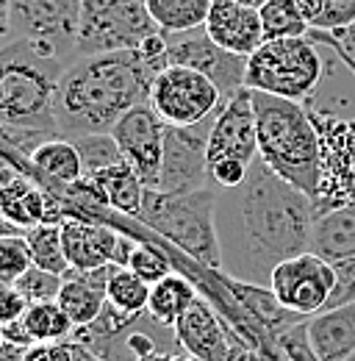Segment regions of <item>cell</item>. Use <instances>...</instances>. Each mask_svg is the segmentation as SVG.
Masks as SVG:
<instances>
[{"label":"cell","mask_w":355,"mask_h":361,"mask_svg":"<svg viewBox=\"0 0 355 361\" xmlns=\"http://www.w3.org/2000/svg\"><path fill=\"white\" fill-rule=\"evenodd\" d=\"M217 192L222 272L269 286V275L280 262L311 250L313 197L272 173L261 156L242 186Z\"/></svg>","instance_id":"obj_1"},{"label":"cell","mask_w":355,"mask_h":361,"mask_svg":"<svg viewBox=\"0 0 355 361\" xmlns=\"http://www.w3.org/2000/svg\"><path fill=\"white\" fill-rule=\"evenodd\" d=\"M161 70H167V64L150 59L139 47L78 56L58 78V134L73 139L111 131L125 111L147 103L150 87Z\"/></svg>","instance_id":"obj_2"},{"label":"cell","mask_w":355,"mask_h":361,"mask_svg":"<svg viewBox=\"0 0 355 361\" xmlns=\"http://www.w3.org/2000/svg\"><path fill=\"white\" fill-rule=\"evenodd\" d=\"M259 156L272 173L316 200L322 183V139L309 106L253 92Z\"/></svg>","instance_id":"obj_3"},{"label":"cell","mask_w":355,"mask_h":361,"mask_svg":"<svg viewBox=\"0 0 355 361\" xmlns=\"http://www.w3.org/2000/svg\"><path fill=\"white\" fill-rule=\"evenodd\" d=\"M67 67L58 56L25 39L0 47V123L61 136L56 123V90Z\"/></svg>","instance_id":"obj_4"},{"label":"cell","mask_w":355,"mask_h":361,"mask_svg":"<svg viewBox=\"0 0 355 361\" xmlns=\"http://www.w3.org/2000/svg\"><path fill=\"white\" fill-rule=\"evenodd\" d=\"M217 195L220 192L214 186H203L194 192L144 189L139 223H144L161 242H170L192 262L222 270Z\"/></svg>","instance_id":"obj_5"},{"label":"cell","mask_w":355,"mask_h":361,"mask_svg":"<svg viewBox=\"0 0 355 361\" xmlns=\"http://www.w3.org/2000/svg\"><path fill=\"white\" fill-rule=\"evenodd\" d=\"M325 61L316 42L306 37L266 39L253 56H247L244 87L275 97L309 103L322 84Z\"/></svg>","instance_id":"obj_6"},{"label":"cell","mask_w":355,"mask_h":361,"mask_svg":"<svg viewBox=\"0 0 355 361\" xmlns=\"http://www.w3.org/2000/svg\"><path fill=\"white\" fill-rule=\"evenodd\" d=\"M158 34L144 0H81L78 53L133 50Z\"/></svg>","instance_id":"obj_7"},{"label":"cell","mask_w":355,"mask_h":361,"mask_svg":"<svg viewBox=\"0 0 355 361\" xmlns=\"http://www.w3.org/2000/svg\"><path fill=\"white\" fill-rule=\"evenodd\" d=\"M147 103L167 126L189 128V126L217 117L225 97L208 75H203L192 67L170 64L167 70H161L156 75Z\"/></svg>","instance_id":"obj_8"},{"label":"cell","mask_w":355,"mask_h":361,"mask_svg":"<svg viewBox=\"0 0 355 361\" xmlns=\"http://www.w3.org/2000/svg\"><path fill=\"white\" fill-rule=\"evenodd\" d=\"M14 39L34 42L73 64L78 53L81 0H8Z\"/></svg>","instance_id":"obj_9"},{"label":"cell","mask_w":355,"mask_h":361,"mask_svg":"<svg viewBox=\"0 0 355 361\" xmlns=\"http://www.w3.org/2000/svg\"><path fill=\"white\" fill-rule=\"evenodd\" d=\"M311 117L322 139V183L313 200L319 220L355 203V120H339L328 111H311Z\"/></svg>","instance_id":"obj_10"},{"label":"cell","mask_w":355,"mask_h":361,"mask_svg":"<svg viewBox=\"0 0 355 361\" xmlns=\"http://www.w3.org/2000/svg\"><path fill=\"white\" fill-rule=\"evenodd\" d=\"M269 289L283 309L297 317H313L328 309L336 289V267L319 253L306 250L280 262L269 275Z\"/></svg>","instance_id":"obj_11"},{"label":"cell","mask_w":355,"mask_h":361,"mask_svg":"<svg viewBox=\"0 0 355 361\" xmlns=\"http://www.w3.org/2000/svg\"><path fill=\"white\" fill-rule=\"evenodd\" d=\"M108 134L114 136L123 161L139 176V180L147 189H156L161 178V164H164V136L167 123L153 111L150 103H139L131 111H125Z\"/></svg>","instance_id":"obj_12"},{"label":"cell","mask_w":355,"mask_h":361,"mask_svg":"<svg viewBox=\"0 0 355 361\" xmlns=\"http://www.w3.org/2000/svg\"><path fill=\"white\" fill-rule=\"evenodd\" d=\"M167 37V64L192 67L203 75H208L222 97H233L239 90H244V75H247V56L230 53L220 47L206 28L183 31V34H164Z\"/></svg>","instance_id":"obj_13"},{"label":"cell","mask_w":355,"mask_h":361,"mask_svg":"<svg viewBox=\"0 0 355 361\" xmlns=\"http://www.w3.org/2000/svg\"><path fill=\"white\" fill-rule=\"evenodd\" d=\"M214 117L189 128L167 126L164 136V164H161V192H194L208 183V134Z\"/></svg>","instance_id":"obj_14"},{"label":"cell","mask_w":355,"mask_h":361,"mask_svg":"<svg viewBox=\"0 0 355 361\" xmlns=\"http://www.w3.org/2000/svg\"><path fill=\"white\" fill-rule=\"evenodd\" d=\"M173 331L180 350L194 361H239L236 350H247V342L203 295H197V300L180 314Z\"/></svg>","instance_id":"obj_15"},{"label":"cell","mask_w":355,"mask_h":361,"mask_svg":"<svg viewBox=\"0 0 355 361\" xmlns=\"http://www.w3.org/2000/svg\"><path fill=\"white\" fill-rule=\"evenodd\" d=\"M61 239H64L70 270L81 272L103 270L111 264L125 267L136 242L131 233L120 228L94 223V220H78V217H67L61 223Z\"/></svg>","instance_id":"obj_16"},{"label":"cell","mask_w":355,"mask_h":361,"mask_svg":"<svg viewBox=\"0 0 355 361\" xmlns=\"http://www.w3.org/2000/svg\"><path fill=\"white\" fill-rule=\"evenodd\" d=\"M259 159V128L253 90H239L222 103L208 134V167L220 161H239L253 167Z\"/></svg>","instance_id":"obj_17"},{"label":"cell","mask_w":355,"mask_h":361,"mask_svg":"<svg viewBox=\"0 0 355 361\" xmlns=\"http://www.w3.org/2000/svg\"><path fill=\"white\" fill-rule=\"evenodd\" d=\"M203 28L217 45L239 56H253L266 42L259 8L239 0H211Z\"/></svg>","instance_id":"obj_18"},{"label":"cell","mask_w":355,"mask_h":361,"mask_svg":"<svg viewBox=\"0 0 355 361\" xmlns=\"http://www.w3.org/2000/svg\"><path fill=\"white\" fill-rule=\"evenodd\" d=\"M309 345L316 361H344L355 353V303L325 309L306 319Z\"/></svg>","instance_id":"obj_19"},{"label":"cell","mask_w":355,"mask_h":361,"mask_svg":"<svg viewBox=\"0 0 355 361\" xmlns=\"http://www.w3.org/2000/svg\"><path fill=\"white\" fill-rule=\"evenodd\" d=\"M108 270H70L61 281V292H58V303L61 309L70 314L75 331L84 328L89 322H94L103 314V309L108 306Z\"/></svg>","instance_id":"obj_20"},{"label":"cell","mask_w":355,"mask_h":361,"mask_svg":"<svg viewBox=\"0 0 355 361\" xmlns=\"http://www.w3.org/2000/svg\"><path fill=\"white\" fill-rule=\"evenodd\" d=\"M34 167L37 180L50 192H64L84 178V161L73 139L67 136H50L34 150Z\"/></svg>","instance_id":"obj_21"},{"label":"cell","mask_w":355,"mask_h":361,"mask_svg":"<svg viewBox=\"0 0 355 361\" xmlns=\"http://www.w3.org/2000/svg\"><path fill=\"white\" fill-rule=\"evenodd\" d=\"M311 250L330 264L355 259V203L333 209L316 220Z\"/></svg>","instance_id":"obj_22"},{"label":"cell","mask_w":355,"mask_h":361,"mask_svg":"<svg viewBox=\"0 0 355 361\" xmlns=\"http://www.w3.org/2000/svg\"><path fill=\"white\" fill-rule=\"evenodd\" d=\"M89 178L100 186V192H103L108 209H114V212H120V214H125V217L139 220V214H142V200H144V189H147V186L139 180V176L133 173L125 161L111 164V167H106V170H100V173L89 176Z\"/></svg>","instance_id":"obj_23"},{"label":"cell","mask_w":355,"mask_h":361,"mask_svg":"<svg viewBox=\"0 0 355 361\" xmlns=\"http://www.w3.org/2000/svg\"><path fill=\"white\" fill-rule=\"evenodd\" d=\"M197 286L189 275L183 272H173L164 281L153 283L150 289V303H147V314L153 317L156 322L175 328V322L180 319V314L197 300Z\"/></svg>","instance_id":"obj_24"},{"label":"cell","mask_w":355,"mask_h":361,"mask_svg":"<svg viewBox=\"0 0 355 361\" xmlns=\"http://www.w3.org/2000/svg\"><path fill=\"white\" fill-rule=\"evenodd\" d=\"M161 34H183L206 25L211 0H144Z\"/></svg>","instance_id":"obj_25"},{"label":"cell","mask_w":355,"mask_h":361,"mask_svg":"<svg viewBox=\"0 0 355 361\" xmlns=\"http://www.w3.org/2000/svg\"><path fill=\"white\" fill-rule=\"evenodd\" d=\"M150 289L153 286L144 278H139L131 267L111 264V270H108V306H114L117 312L128 317L147 314Z\"/></svg>","instance_id":"obj_26"},{"label":"cell","mask_w":355,"mask_h":361,"mask_svg":"<svg viewBox=\"0 0 355 361\" xmlns=\"http://www.w3.org/2000/svg\"><path fill=\"white\" fill-rule=\"evenodd\" d=\"M23 319H25V328L34 336V342H67L75 336V325L58 300L28 303Z\"/></svg>","instance_id":"obj_27"},{"label":"cell","mask_w":355,"mask_h":361,"mask_svg":"<svg viewBox=\"0 0 355 361\" xmlns=\"http://www.w3.org/2000/svg\"><path fill=\"white\" fill-rule=\"evenodd\" d=\"M25 242L31 250L34 267H42L56 275H67L70 262L64 253V239H61V223H42L25 231Z\"/></svg>","instance_id":"obj_28"},{"label":"cell","mask_w":355,"mask_h":361,"mask_svg":"<svg viewBox=\"0 0 355 361\" xmlns=\"http://www.w3.org/2000/svg\"><path fill=\"white\" fill-rule=\"evenodd\" d=\"M173 245L164 242L158 245V239H136L128 256V264L139 278H144L150 286L164 281L167 275L175 272V259H173Z\"/></svg>","instance_id":"obj_29"},{"label":"cell","mask_w":355,"mask_h":361,"mask_svg":"<svg viewBox=\"0 0 355 361\" xmlns=\"http://www.w3.org/2000/svg\"><path fill=\"white\" fill-rule=\"evenodd\" d=\"M259 14L266 39H289L311 34V25L306 23L303 11L294 6V0H266Z\"/></svg>","instance_id":"obj_30"},{"label":"cell","mask_w":355,"mask_h":361,"mask_svg":"<svg viewBox=\"0 0 355 361\" xmlns=\"http://www.w3.org/2000/svg\"><path fill=\"white\" fill-rule=\"evenodd\" d=\"M73 145L78 147L81 153V161H84V176H94L111 164H120L123 161V153L114 142V136L108 134H84V136H73Z\"/></svg>","instance_id":"obj_31"},{"label":"cell","mask_w":355,"mask_h":361,"mask_svg":"<svg viewBox=\"0 0 355 361\" xmlns=\"http://www.w3.org/2000/svg\"><path fill=\"white\" fill-rule=\"evenodd\" d=\"M34 267L25 233L0 236V283H17Z\"/></svg>","instance_id":"obj_32"},{"label":"cell","mask_w":355,"mask_h":361,"mask_svg":"<svg viewBox=\"0 0 355 361\" xmlns=\"http://www.w3.org/2000/svg\"><path fill=\"white\" fill-rule=\"evenodd\" d=\"M61 281H64V275L47 272L42 267H31L14 286L23 292V298L28 303H42V300H58Z\"/></svg>","instance_id":"obj_33"},{"label":"cell","mask_w":355,"mask_h":361,"mask_svg":"<svg viewBox=\"0 0 355 361\" xmlns=\"http://www.w3.org/2000/svg\"><path fill=\"white\" fill-rule=\"evenodd\" d=\"M355 23V0H325L322 20L313 31H336Z\"/></svg>","instance_id":"obj_34"},{"label":"cell","mask_w":355,"mask_h":361,"mask_svg":"<svg viewBox=\"0 0 355 361\" xmlns=\"http://www.w3.org/2000/svg\"><path fill=\"white\" fill-rule=\"evenodd\" d=\"M333 267H336V289H333V298H330L328 309H336V306H344V303H355V259L339 262Z\"/></svg>","instance_id":"obj_35"},{"label":"cell","mask_w":355,"mask_h":361,"mask_svg":"<svg viewBox=\"0 0 355 361\" xmlns=\"http://www.w3.org/2000/svg\"><path fill=\"white\" fill-rule=\"evenodd\" d=\"M311 39L336 47L347 61L355 64V23L344 25V28H336V31H311Z\"/></svg>","instance_id":"obj_36"},{"label":"cell","mask_w":355,"mask_h":361,"mask_svg":"<svg viewBox=\"0 0 355 361\" xmlns=\"http://www.w3.org/2000/svg\"><path fill=\"white\" fill-rule=\"evenodd\" d=\"M75 359V345L73 339L67 342H37L28 348L25 361H73Z\"/></svg>","instance_id":"obj_37"},{"label":"cell","mask_w":355,"mask_h":361,"mask_svg":"<svg viewBox=\"0 0 355 361\" xmlns=\"http://www.w3.org/2000/svg\"><path fill=\"white\" fill-rule=\"evenodd\" d=\"M28 300L23 298V292L14 283H0V325L14 322L25 314Z\"/></svg>","instance_id":"obj_38"},{"label":"cell","mask_w":355,"mask_h":361,"mask_svg":"<svg viewBox=\"0 0 355 361\" xmlns=\"http://www.w3.org/2000/svg\"><path fill=\"white\" fill-rule=\"evenodd\" d=\"M0 331H3V339H6V342H17V345H25V348L37 345V342H34V336L28 334V328H25V319H23V317H20V319H14V322L0 325Z\"/></svg>","instance_id":"obj_39"},{"label":"cell","mask_w":355,"mask_h":361,"mask_svg":"<svg viewBox=\"0 0 355 361\" xmlns=\"http://www.w3.org/2000/svg\"><path fill=\"white\" fill-rule=\"evenodd\" d=\"M294 6L303 11V17H306V23L311 25V31L319 25V20H322V11H325V0H294Z\"/></svg>","instance_id":"obj_40"},{"label":"cell","mask_w":355,"mask_h":361,"mask_svg":"<svg viewBox=\"0 0 355 361\" xmlns=\"http://www.w3.org/2000/svg\"><path fill=\"white\" fill-rule=\"evenodd\" d=\"M14 42V28H11V6L8 0H0V47Z\"/></svg>","instance_id":"obj_41"},{"label":"cell","mask_w":355,"mask_h":361,"mask_svg":"<svg viewBox=\"0 0 355 361\" xmlns=\"http://www.w3.org/2000/svg\"><path fill=\"white\" fill-rule=\"evenodd\" d=\"M28 356V348L25 345H17V342H6L0 345V361H25Z\"/></svg>","instance_id":"obj_42"},{"label":"cell","mask_w":355,"mask_h":361,"mask_svg":"<svg viewBox=\"0 0 355 361\" xmlns=\"http://www.w3.org/2000/svg\"><path fill=\"white\" fill-rule=\"evenodd\" d=\"M20 176H25V173H20L14 164H8L6 159H0V192H3V189H8V186L20 178Z\"/></svg>","instance_id":"obj_43"},{"label":"cell","mask_w":355,"mask_h":361,"mask_svg":"<svg viewBox=\"0 0 355 361\" xmlns=\"http://www.w3.org/2000/svg\"><path fill=\"white\" fill-rule=\"evenodd\" d=\"M73 345H75V359L73 361H103L92 348H87L84 342H75V339H73Z\"/></svg>","instance_id":"obj_44"},{"label":"cell","mask_w":355,"mask_h":361,"mask_svg":"<svg viewBox=\"0 0 355 361\" xmlns=\"http://www.w3.org/2000/svg\"><path fill=\"white\" fill-rule=\"evenodd\" d=\"M11 233H23V231H17V228L11 226V223L0 214V236H11Z\"/></svg>","instance_id":"obj_45"},{"label":"cell","mask_w":355,"mask_h":361,"mask_svg":"<svg viewBox=\"0 0 355 361\" xmlns=\"http://www.w3.org/2000/svg\"><path fill=\"white\" fill-rule=\"evenodd\" d=\"M239 3H244V6H253V8H261L266 0H239Z\"/></svg>","instance_id":"obj_46"},{"label":"cell","mask_w":355,"mask_h":361,"mask_svg":"<svg viewBox=\"0 0 355 361\" xmlns=\"http://www.w3.org/2000/svg\"><path fill=\"white\" fill-rule=\"evenodd\" d=\"M344 361H355V353H353V356H347V359H344Z\"/></svg>","instance_id":"obj_47"},{"label":"cell","mask_w":355,"mask_h":361,"mask_svg":"<svg viewBox=\"0 0 355 361\" xmlns=\"http://www.w3.org/2000/svg\"><path fill=\"white\" fill-rule=\"evenodd\" d=\"M0 345H3V331H0Z\"/></svg>","instance_id":"obj_48"}]
</instances>
